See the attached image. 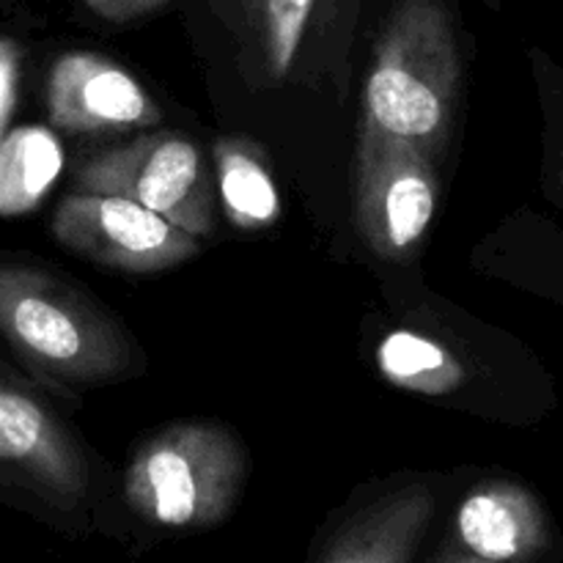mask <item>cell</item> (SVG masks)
Wrapping results in <instances>:
<instances>
[{"mask_svg": "<svg viewBox=\"0 0 563 563\" xmlns=\"http://www.w3.org/2000/svg\"><path fill=\"white\" fill-rule=\"evenodd\" d=\"M218 187L231 223L264 229L278 218V190L262 148L242 137H225L214 148Z\"/></svg>", "mask_w": 563, "mask_h": 563, "instance_id": "cell-12", "label": "cell"}, {"mask_svg": "<svg viewBox=\"0 0 563 563\" xmlns=\"http://www.w3.org/2000/svg\"><path fill=\"white\" fill-rule=\"evenodd\" d=\"M443 544L489 563H559L563 537L548 504L511 476L482 478L456 504Z\"/></svg>", "mask_w": 563, "mask_h": 563, "instance_id": "cell-9", "label": "cell"}, {"mask_svg": "<svg viewBox=\"0 0 563 563\" xmlns=\"http://www.w3.org/2000/svg\"><path fill=\"white\" fill-rule=\"evenodd\" d=\"M60 148L44 130L11 132L0 141V214L31 209L58 176Z\"/></svg>", "mask_w": 563, "mask_h": 563, "instance_id": "cell-13", "label": "cell"}, {"mask_svg": "<svg viewBox=\"0 0 563 563\" xmlns=\"http://www.w3.org/2000/svg\"><path fill=\"white\" fill-rule=\"evenodd\" d=\"M434 157L416 143L363 124L357 141L355 212L366 245L383 258L410 256L438 209Z\"/></svg>", "mask_w": 563, "mask_h": 563, "instance_id": "cell-6", "label": "cell"}, {"mask_svg": "<svg viewBox=\"0 0 563 563\" xmlns=\"http://www.w3.org/2000/svg\"><path fill=\"white\" fill-rule=\"evenodd\" d=\"M0 341L53 394L113 385L143 372L130 330L69 275L0 251Z\"/></svg>", "mask_w": 563, "mask_h": 563, "instance_id": "cell-1", "label": "cell"}, {"mask_svg": "<svg viewBox=\"0 0 563 563\" xmlns=\"http://www.w3.org/2000/svg\"><path fill=\"white\" fill-rule=\"evenodd\" d=\"M423 563H489V561L473 559V555H467V553H462V550H454V548H449V544L440 542V548L434 550V553L429 555Z\"/></svg>", "mask_w": 563, "mask_h": 563, "instance_id": "cell-18", "label": "cell"}, {"mask_svg": "<svg viewBox=\"0 0 563 563\" xmlns=\"http://www.w3.org/2000/svg\"><path fill=\"white\" fill-rule=\"evenodd\" d=\"M438 515L440 493L427 478L357 495L319 531L308 563H418Z\"/></svg>", "mask_w": 563, "mask_h": 563, "instance_id": "cell-8", "label": "cell"}, {"mask_svg": "<svg viewBox=\"0 0 563 563\" xmlns=\"http://www.w3.org/2000/svg\"><path fill=\"white\" fill-rule=\"evenodd\" d=\"M379 357H383L385 374L399 385H410V388L449 390L462 379V366L449 352L443 355L438 344H429L416 335L388 339Z\"/></svg>", "mask_w": 563, "mask_h": 563, "instance_id": "cell-14", "label": "cell"}, {"mask_svg": "<svg viewBox=\"0 0 563 563\" xmlns=\"http://www.w3.org/2000/svg\"><path fill=\"white\" fill-rule=\"evenodd\" d=\"M539 93H542L544 132H548V159H544V179L548 196L563 209V66L548 55L533 53Z\"/></svg>", "mask_w": 563, "mask_h": 563, "instance_id": "cell-15", "label": "cell"}, {"mask_svg": "<svg viewBox=\"0 0 563 563\" xmlns=\"http://www.w3.org/2000/svg\"><path fill=\"white\" fill-rule=\"evenodd\" d=\"M47 113L66 132H130L159 121V108L141 82L99 53H64L47 77Z\"/></svg>", "mask_w": 563, "mask_h": 563, "instance_id": "cell-10", "label": "cell"}, {"mask_svg": "<svg viewBox=\"0 0 563 563\" xmlns=\"http://www.w3.org/2000/svg\"><path fill=\"white\" fill-rule=\"evenodd\" d=\"M55 242L121 273H159L198 256V236L121 196L75 190L49 220Z\"/></svg>", "mask_w": 563, "mask_h": 563, "instance_id": "cell-7", "label": "cell"}, {"mask_svg": "<svg viewBox=\"0 0 563 563\" xmlns=\"http://www.w3.org/2000/svg\"><path fill=\"white\" fill-rule=\"evenodd\" d=\"M245 482L247 454L234 432L218 423H174L135 451L119 504L104 509L99 526L121 511L104 533L130 537L141 548L207 533L234 515Z\"/></svg>", "mask_w": 563, "mask_h": 563, "instance_id": "cell-2", "label": "cell"}, {"mask_svg": "<svg viewBox=\"0 0 563 563\" xmlns=\"http://www.w3.org/2000/svg\"><path fill=\"white\" fill-rule=\"evenodd\" d=\"M75 187L130 198L198 240L214 231L212 176L201 148L176 132H152L88 154L77 163Z\"/></svg>", "mask_w": 563, "mask_h": 563, "instance_id": "cell-5", "label": "cell"}, {"mask_svg": "<svg viewBox=\"0 0 563 563\" xmlns=\"http://www.w3.org/2000/svg\"><path fill=\"white\" fill-rule=\"evenodd\" d=\"M93 16L113 25H124V22L141 20V16L152 14L159 5L170 3V0H80Z\"/></svg>", "mask_w": 563, "mask_h": 563, "instance_id": "cell-17", "label": "cell"}, {"mask_svg": "<svg viewBox=\"0 0 563 563\" xmlns=\"http://www.w3.org/2000/svg\"><path fill=\"white\" fill-rule=\"evenodd\" d=\"M20 44L9 33L0 31V141L5 137L11 110L16 99V80H20Z\"/></svg>", "mask_w": 563, "mask_h": 563, "instance_id": "cell-16", "label": "cell"}, {"mask_svg": "<svg viewBox=\"0 0 563 563\" xmlns=\"http://www.w3.org/2000/svg\"><path fill=\"white\" fill-rule=\"evenodd\" d=\"M460 33L449 0H394L363 88V124L434 157L460 91Z\"/></svg>", "mask_w": 563, "mask_h": 563, "instance_id": "cell-4", "label": "cell"}, {"mask_svg": "<svg viewBox=\"0 0 563 563\" xmlns=\"http://www.w3.org/2000/svg\"><path fill=\"white\" fill-rule=\"evenodd\" d=\"M324 3L328 0H209V9L258 69L284 80Z\"/></svg>", "mask_w": 563, "mask_h": 563, "instance_id": "cell-11", "label": "cell"}, {"mask_svg": "<svg viewBox=\"0 0 563 563\" xmlns=\"http://www.w3.org/2000/svg\"><path fill=\"white\" fill-rule=\"evenodd\" d=\"M0 500L66 539L97 531L108 504L97 456L47 388L0 357Z\"/></svg>", "mask_w": 563, "mask_h": 563, "instance_id": "cell-3", "label": "cell"}]
</instances>
